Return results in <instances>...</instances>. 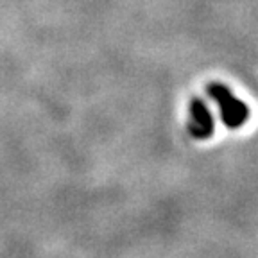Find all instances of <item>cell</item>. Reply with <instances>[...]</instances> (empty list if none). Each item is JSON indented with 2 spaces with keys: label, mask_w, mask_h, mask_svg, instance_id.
Instances as JSON below:
<instances>
[{
  "label": "cell",
  "mask_w": 258,
  "mask_h": 258,
  "mask_svg": "<svg viewBox=\"0 0 258 258\" xmlns=\"http://www.w3.org/2000/svg\"><path fill=\"white\" fill-rule=\"evenodd\" d=\"M188 133L196 140H206L214 135L215 120L212 115V109L208 108L206 101L201 97H194L188 106Z\"/></svg>",
  "instance_id": "cell-2"
},
{
  "label": "cell",
  "mask_w": 258,
  "mask_h": 258,
  "mask_svg": "<svg viewBox=\"0 0 258 258\" xmlns=\"http://www.w3.org/2000/svg\"><path fill=\"white\" fill-rule=\"evenodd\" d=\"M206 93L215 104L219 106V113H221V120L226 127L238 129L244 125L249 118V108L242 99H238L231 88L219 83V81H212L206 86Z\"/></svg>",
  "instance_id": "cell-1"
}]
</instances>
